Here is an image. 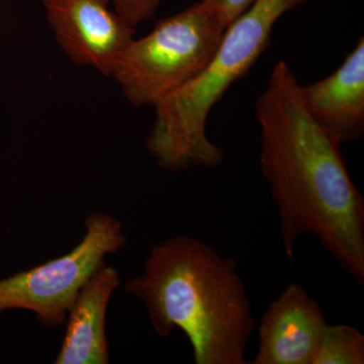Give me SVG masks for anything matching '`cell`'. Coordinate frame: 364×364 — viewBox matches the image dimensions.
<instances>
[{"mask_svg":"<svg viewBox=\"0 0 364 364\" xmlns=\"http://www.w3.org/2000/svg\"><path fill=\"white\" fill-rule=\"evenodd\" d=\"M42 4L55 39L69 59L112 77L136 32L114 11L111 0H42Z\"/></svg>","mask_w":364,"mask_h":364,"instance_id":"cell-6","label":"cell"},{"mask_svg":"<svg viewBox=\"0 0 364 364\" xmlns=\"http://www.w3.org/2000/svg\"><path fill=\"white\" fill-rule=\"evenodd\" d=\"M310 1L314 0H258L228 26L207 65L153 105L155 119L147 151L161 168L181 171L221 164L224 150L205 133L210 109L267 50L280 16Z\"/></svg>","mask_w":364,"mask_h":364,"instance_id":"cell-3","label":"cell"},{"mask_svg":"<svg viewBox=\"0 0 364 364\" xmlns=\"http://www.w3.org/2000/svg\"><path fill=\"white\" fill-rule=\"evenodd\" d=\"M124 289L143 301L153 330H181L196 364H246L256 329L236 261L205 242L177 235L151 248L144 272Z\"/></svg>","mask_w":364,"mask_h":364,"instance_id":"cell-2","label":"cell"},{"mask_svg":"<svg viewBox=\"0 0 364 364\" xmlns=\"http://www.w3.org/2000/svg\"><path fill=\"white\" fill-rule=\"evenodd\" d=\"M301 91L306 109L335 143L358 140L364 132L363 37L334 73Z\"/></svg>","mask_w":364,"mask_h":364,"instance_id":"cell-8","label":"cell"},{"mask_svg":"<svg viewBox=\"0 0 364 364\" xmlns=\"http://www.w3.org/2000/svg\"><path fill=\"white\" fill-rule=\"evenodd\" d=\"M256 1L258 0H203L226 28Z\"/></svg>","mask_w":364,"mask_h":364,"instance_id":"cell-12","label":"cell"},{"mask_svg":"<svg viewBox=\"0 0 364 364\" xmlns=\"http://www.w3.org/2000/svg\"><path fill=\"white\" fill-rule=\"evenodd\" d=\"M328 323L324 312L299 282H291L260 321L253 364H312Z\"/></svg>","mask_w":364,"mask_h":364,"instance_id":"cell-7","label":"cell"},{"mask_svg":"<svg viewBox=\"0 0 364 364\" xmlns=\"http://www.w3.org/2000/svg\"><path fill=\"white\" fill-rule=\"evenodd\" d=\"M225 31L219 18L198 2L160 21L145 37L134 38L112 77L130 104L153 107L207 65Z\"/></svg>","mask_w":364,"mask_h":364,"instance_id":"cell-4","label":"cell"},{"mask_svg":"<svg viewBox=\"0 0 364 364\" xmlns=\"http://www.w3.org/2000/svg\"><path fill=\"white\" fill-rule=\"evenodd\" d=\"M121 284L116 268L102 264L80 289L66 317V331L55 364H107L105 317Z\"/></svg>","mask_w":364,"mask_h":364,"instance_id":"cell-9","label":"cell"},{"mask_svg":"<svg viewBox=\"0 0 364 364\" xmlns=\"http://www.w3.org/2000/svg\"><path fill=\"white\" fill-rule=\"evenodd\" d=\"M85 225V236L68 253L0 279V314L28 311L48 329L65 322L79 291L105 256L127 244L123 226L111 215L92 213Z\"/></svg>","mask_w":364,"mask_h":364,"instance_id":"cell-5","label":"cell"},{"mask_svg":"<svg viewBox=\"0 0 364 364\" xmlns=\"http://www.w3.org/2000/svg\"><path fill=\"white\" fill-rule=\"evenodd\" d=\"M363 363V333L346 324H328L312 364Z\"/></svg>","mask_w":364,"mask_h":364,"instance_id":"cell-10","label":"cell"},{"mask_svg":"<svg viewBox=\"0 0 364 364\" xmlns=\"http://www.w3.org/2000/svg\"><path fill=\"white\" fill-rule=\"evenodd\" d=\"M112 7L129 25L136 28L139 23L154 16L162 0H111Z\"/></svg>","mask_w":364,"mask_h":364,"instance_id":"cell-11","label":"cell"},{"mask_svg":"<svg viewBox=\"0 0 364 364\" xmlns=\"http://www.w3.org/2000/svg\"><path fill=\"white\" fill-rule=\"evenodd\" d=\"M301 88L280 61L255 105L261 172L279 213L284 253L293 261L299 237L313 235L363 287L364 198L340 145L306 109Z\"/></svg>","mask_w":364,"mask_h":364,"instance_id":"cell-1","label":"cell"}]
</instances>
